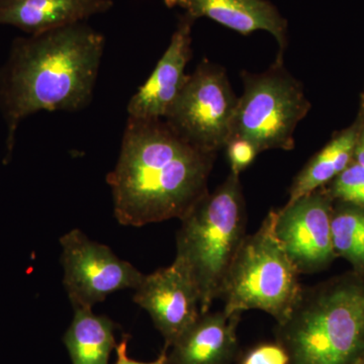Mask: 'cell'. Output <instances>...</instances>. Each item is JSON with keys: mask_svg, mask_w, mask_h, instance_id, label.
<instances>
[{"mask_svg": "<svg viewBox=\"0 0 364 364\" xmlns=\"http://www.w3.org/2000/svg\"><path fill=\"white\" fill-rule=\"evenodd\" d=\"M217 154L182 139L164 119L129 117L114 169L107 176L123 226L182 220L207 195Z\"/></svg>", "mask_w": 364, "mask_h": 364, "instance_id": "6da1fadb", "label": "cell"}, {"mask_svg": "<svg viewBox=\"0 0 364 364\" xmlns=\"http://www.w3.org/2000/svg\"><path fill=\"white\" fill-rule=\"evenodd\" d=\"M104 51V36L82 23L14 41L0 69L6 157L26 117L41 111H79L90 105Z\"/></svg>", "mask_w": 364, "mask_h": 364, "instance_id": "7a4b0ae2", "label": "cell"}, {"mask_svg": "<svg viewBox=\"0 0 364 364\" xmlns=\"http://www.w3.org/2000/svg\"><path fill=\"white\" fill-rule=\"evenodd\" d=\"M289 364H361L364 359V277L350 272L303 287L293 311L277 324Z\"/></svg>", "mask_w": 364, "mask_h": 364, "instance_id": "3957f363", "label": "cell"}, {"mask_svg": "<svg viewBox=\"0 0 364 364\" xmlns=\"http://www.w3.org/2000/svg\"><path fill=\"white\" fill-rule=\"evenodd\" d=\"M181 221L174 261L195 284L200 314H205L221 298L228 273L247 236L240 176L230 173Z\"/></svg>", "mask_w": 364, "mask_h": 364, "instance_id": "277c9868", "label": "cell"}, {"mask_svg": "<svg viewBox=\"0 0 364 364\" xmlns=\"http://www.w3.org/2000/svg\"><path fill=\"white\" fill-rule=\"evenodd\" d=\"M274 220L272 210L259 229L244 239L220 298L227 315L260 310L280 324L298 301L303 291L299 273L275 235Z\"/></svg>", "mask_w": 364, "mask_h": 364, "instance_id": "5b68a950", "label": "cell"}, {"mask_svg": "<svg viewBox=\"0 0 364 364\" xmlns=\"http://www.w3.org/2000/svg\"><path fill=\"white\" fill-rule=\"evenodd\" d=\"M244 92L239 97L231 139L252 143L259 152L293 150L294 131L310 111L303 86L277 59L267 72H242ZM230 139V140H231Z\"/></svg>", "mask_w": 364, "mask_h": 364, "instance_id": "8992f818", "label": "cell"}, {"mask_svg": "<svg viewBox=\"0 0 364 364\" xmlns=\"http://www.w3.org/2000/svg\"><path fill=\"white\" fill-rule=\"evenodd\" d=\"M238 100L224 69L203 61L189 74L164 121L191 145L217 154L231 139Z\"/></svg>", "mask_w": 364, "mask_h": 364, "instance_id": "52a82bcc", "label": "cell"}, {"mask_svg": "<svg viewBox=\"0 0 364 364\" xmlns=\"http://www.w3.org/2000/svg\"><path fill=\"white\" fill-rule=\"evenodd\" d=\"M63 284L74 309H92L109 294L134 289L144 274L117 257L111 248L71 230L60 238Z\"/></svg>", "mask_w": 364, "mask_h": 364, "instance_id": "ba28073f", "label": "cell"}, {"mask_svg": "<svg viewBox=\"0 0 364 364\" xmlns=\"http://www.w3.org/2000/svg\"><path fill=\"white\" fill-rule=\"evenodd\" d=\"M333 207L334 200L322 188L275 210V235L299 274L323 272L337 258Z\"/></svg>", "mask_w": 364, "mask_h": 364, "instance_id": "9c48e42d", "label": "cell"}, {"mask_svg": "<svg viewBox=\"0 0 364 364\" xmlns=\"http://www.w3.org/2000/svg\"><path fill=\"white\" fill-rule=\"evenodd\" d=\"M133 301L149 313L168 348L200 316L198 289L176 261L168 267L144 275Z\"/></svg>", "mask_w": 364, "mask_h": 364, "instance_id": "30bf717a", "label": "cell"}, {"mask_svg": "<svg viewBox=\"0 0 364 364\" xmlns=\"http://www.w3.org/2000/svg\"><path fill=\"white\" fill-rule=\"evenodd\" d=\"M195 18L184 14L166 51L145 83L131 98L129 117L164 119L188 80L186 68L191 58V30Z\"/></svg>", "mask_w": 364, "mask_h": 364, "instance_id": "8fae6325", "label": "cell"}, {"mask_svg": "<svg viewBox=\"0 0 364 364\" xmlns=\"http://www.w3.org/2000/svg\"><path fill=\"white\" fill-rule=\"evenodd\" d=\"M169 9L179 7L198 20L208 18L241 35L257 31L272 33L284 51L287 42V23L268 0H164Z\"/></svg>", "mask_w": 364, "mask_h": 364, "instance_id": "7c38bea8", "label": "cell"}, {"mask_svg": "<svg viewBox=\"0 0 364 364\" xmlns=\"http://www.w3.org/2000/svg\"><path fill=\"white\" fill-rule=\"evenodd\" d=\"M241 315L224 311L200 314L170 348L167 364H230L238 353Z\"/></svg>", "mask_w": 364, "mask_h": 364, "instance_id": "4fadbf2b", "label": "cell"}, {"mask_svg": "<svg viewBox=\"0 0 364 364\" xmlns=\"http://www.w3.org/2000/svg\"><path fill=\"white\" fill-rule=\"evenodd\" d=\"M112 6V0H0V26L39 35L82 23Z\"/></svg>", "mask_w": 364, "mask_h": 364, "instance_id": "5bb4252c", "label": "cell"}, {"mask_svg": "<svg viewBox=\"0 0 364 364\" xmlns=\"http://www.w3.org/2000/svg\"><path fill=\"white\" fill-rule=\"evenodd\" d=\"M360 126H353L338 134L310 160L294 177L287 203L324 188L353 161L354 150Z\"/></svg>", "mask_w": 364, "mask_h": 364, "instance_id": "9a60e30c", "label": "cell"}, {"mask_svg": "<svg viewBox=\"0 0 364 364\" xmlns=\"http://www.w3.org/2000/svg\"><path fill=\"white\" fill-rule=\"evenodd\" d=\"M116 323L107 316L93 314L92 309H74L71 325L63 343L73 364H109L116 349Z\"/></svg>", "mask_w": 364, "mask_h": 364, "instance_id": "2e32d148", "label": "cell"}, {"mask_svg": "<svg viewBox=\"0 0 364 364\" xmlns=\"http://www.w3.org/2000/svg\"><path fill=\"white\" fill-rule=\"evenodd\" d=\"M331 229L337 257L348 261L352 272L364 277V208L334 202Z\"/></svg>", "mask_w": 364, "mask_h": 364, "instance_id": "e0dca14e", "label": "cell"}, {"mask_svg": "<svg viewBox=\"0 0 364 364\" xmlns=\"http://www.w3.org/2000/svg\"><path fill=\"white\" fill-rule=\"evenodd\" d=\"M327 193L334 202L350 203L364 208V168L352 161L344 171L330 182Z\"/></svg>", "mask_w": 364, "mask_h": 364, "instance_id": "ac0fdd59", "label": "cell"}, {"mask_svg": "<svg viewBox=\"0 0 364 364\" xmlns=\"http://www.w3.org/2000/svg\"><path fill=\"white\" fill-rule=\"evenodd\" d=\"M225 148H227L228 160L231 168L230 173L238 176L252 164L260 153L252 143L238 138L231 139Z\"/></svg>", "mask_w": 364, "mask_h": 364, "instance_id": "d6986e66", "label": "cell"}, {"mask_svg": "<svg viewBox=\"0 0 364 364\" xmlns=\"http://www.w3.org/2000/svg\"><path fill=\"white\" fill-rule=\"evenodd\" d=\"M240 364H289V355L279 342L263 343L249 350Z\"/></svg>", "mask_w": 364, "mask_h": 364, "instance_id": "ffe728a7", "label": "cell"}, {"mask_svg": "<svg viewBox=\"0 0 364 364\" xmlns=\"http://www.w3.org/2000/svg\"><path fill=\"white\" fill-rule=\"evenodd\" d=\"M130 337L129 335H124L123 339L117 345V361L114 364H167V358H168V347L164 346L161 353L158 358L152 363H140V361L133 360L128 355V344Z\"/></svg>", "mask_w": 364, "mask_h": 364, "instance_id": "44dd1931", "label": "cell"}, {"mask_svg": "<svg viewBox=\"0 0 364 364\" xmlns=\"http://www.w3.org/2000/svg\"><path fill=\"white\" fill-rule=\"evenodd\" d=\"M353 160L364 168V124L360 126L358 143H356L355 150H354Z\"/></svg>", "mask_w": 364, "mask_h": 364, "instance_id": "7402d4cb", "label": "cell"}, {"mask_svg": "<svg viewBox=\"0 0 364 364\" xmlns=\"http://www.w3.org/2000/svg\"><path fill=\"white\" fill-rule=\"evenodd\" d=\"M363 109H364V95H363Z\"/></svg>", "mask_w": 364, "mask_h": 364, "instance_id": "603a6c76", "label": "cell"}, {"mask_svg": "<svg viewBox=\"0 0 364 364\" xmlns=\"http://www.w3.org/2000/svg\"><path fill=\"white\" fill-rule=\"evenodd\" d=\"M361 364H364V359H363V363H361Z\"/></svg>", "mask_w": 364, "mask_h": 364, "instance_id": "cb8c5ba5", "label": "cell"}]
</instances>
